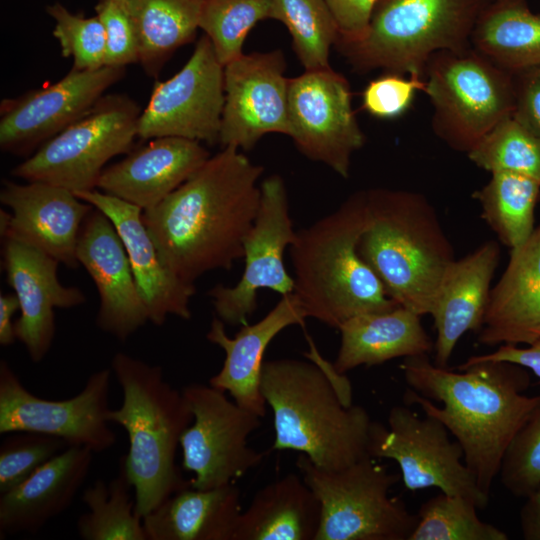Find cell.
Returning <instances> with one entry per match:
<instances>
[{
  "mask_svg": "<svg viewBox=\"0 0 540 540\" xmlns=\"http://www.w3.org/2000/svg\"><path fill=\"white\" fill-rule=\"evenodd\" d=\"M320 523L318 498L301 475L288 473L255 493L234 540H315Z\"/></svg>",
  "mask_w": 540,
  "mask_h": 540,
  "instance_id": "f546056e",
  "label": "cell"
},
{
  "mask_svg": "<svg viewBox=\"0 0 540 540\" xmlns=\"http://www.w3.org/2000/svg\"><path fill=\"white\" fill-rule=\"evenodd\" d=\"M20 304L15 293L0 295V345L10 346L17 340L15 323L12 322Z\"/></svg>",
  "mask_w": 540,
  "mask_h": 540,
  "instance_id": "c3c4849f",
  "label": "cell"
},
{
  "mask_svg": "<svg viewBox=\"0 0 540 540\" xmlns=\"http://www.w3.org/2000/svg\"><path fill=\"white\" fill-rule=\"evenodd\" d=\"M366 217V193L360 190L296 231L289 247L293 294L307 317L334 329L354 316L400 306L359 254Z\"/></svg>",
  "mask_w": 540,
  "mask_h": 540,
  "instance_id": "277c9868",
  "label": "cell"
},
{
  "mask_svg": "<svg viewBox=\"0 0 540 540\" xmlns=\"http://www.w3.org/2000/svg\"><path fill=\"white\" fill-rule=\"evenodd\" d=\"M476 334L477 342L489 347L540 339V224L523 244L510 249Z\"/></svg>",
  "mask_w": 540,
  "mask_h": 540,
  "instance_id": "484cf974",
  "label": "cell"
},
{
  "mask_svg": "<svg viewBox=\"0 0 540 540\" xmlns=\"http://www.w3.org/2000/svg\"><path fill=\"white\" fill-rule=\"evenodd\" d=\"M477 509L466 497L440 491L421 505L409 540H507L504 531L478 517Z\"/></svg>",
  "mask_w": 540,
  "mask_h": 540,
  "instance_id": "d590c367",
  "label": "cell"
},
{
  "mask_svg": "<svg viewBox=\"0 0 540 540\" xmlns=\"http://www.w3.org/2000/svg\"><path fill=\"white\" fill-rule=\"evenodd\" d=\"M111 368L92 373L82 390L64 400L32 394L2 359L0 361V434L35 432L63 439L69 446L104 452L117 441L110 427Z\"/></svg>",
  "mask_w": 540,
  "mask_h": 540,
  "instance_id": "4fadbf2b",
  "label": "cell"
},
{
  "mask_svg": "<svg viewBox=\"0 0 540 540\" xmlns=\"http://www.w3.org/2000/svg\"><path fill=\"white\" fill-rule=\"evenodd\" d=\"M296 467L321 504L315 540H409L417 514L389 495L399 477L376 458L367 456L331 471L301 454Z\"/></svg>",
  "mask_w": 540,
  "mask_h": 540,
  "instance_id": "ba28073f",
  "label": "cell"
},
{
  "mask_svg": "<svg viewBox=\"0 0 540 540\" xmlns=\"http://www.w3.org/2000/svg\"><path fill=\"white\" fill-rule=\"evenodd\" d=\"M540 197V182L513 172H493L473 194L481 206V217L498 240L513 249L533 233L534 215Z\"/></svg>",
  "mask_w": 540,
  "mask_h": 540,
  "instance_id": "d6a6232c",
  "label": "cell"
},
{
  "mask_svg": "<svg viewBox=\"0 0 540 540\" xmlns=\"http://www.w3.org/2000/svg\"><path fill=\"white\" fill-rule=\"evenodd\" d=\"M424 79V92L433 107L432 129L455 151L467 154L498 123L513 115V74L472 48L433 54Z\"/></svg>",
  "mask_w": 540,
  "mask_h": 540,
  "instance_id": "9c48e42d",
  "label": "cell"
},
{
  "mask_svg": "<svg viewBox=\"0 0 540 540\" xmlns=\"http://www.w3.org/2000/svg\"><path fill=\"white\" fill-rule=\"evenodd\" d=\"M263 167L234 147H223L153 208L143 222L163 262L183 281L230 270L260 203Z\"/></svg>",
  "mask_w": 540,
  "mask_h": 540,
  "instance_id": "6da1fadb",
  "label": "cell"
},
{
  "mask_svg": "<svg viewBox=\"0 0 540 540\" xmlns=\"http://www.w3.org/2000/svg\"><path fill=\"white\" fill-rule=\"evenodd\" d=\"M273 17L288 29L305 70L330 67L329 54L339 32L325 0H271Z\"/></svg>",
  "mask_w": 540,
  "mask_h": 540,
  "instance_id": "e575fe53",
  "label": "cell"
},
{
  "mask_svg": "<svg viewBox=\"0 0 540 540\" xmlns=\"http://www.w3.org/2000/svg\"><path fill=\"white\" fill-rule=\"evenodd\" d=\"M338 330L340 346L333 367L339 374L434 350L421 316L403 306L354 316Z\"/></svg>",
  "mask_w": 540,
  "mask_h": 540,
  "instance_id": "83f0119b",
  "label": "cell"
},
{
  "mask_svg": "<svg viewBox=\"0 0 540 540\" xmlns=\"http://www.w3.org/2000/svg\"><path fill=\"white\" fill-rule=\"evenodd\" d=\"M103 212L115 226L147 309L149 321L161 326L170 315L189 320L195 286L179 278L161 259L142 218L143 210L94 189L74 193Z\"/></svg>",
  "mask_w": 540,
  "mask_h": 540,
  "instance_id": "7402d4cb",
  "label": "cell"
},
{
  "mask_svg": "<svg viewBox=\"0 0 540 540\" xmlns=\"http://www.w3.org/2000/svg\"><path fill=\"white\" fill-rule=\"evenodd\" d=\"M55 21L54 37L63 57H72L77 70H95L105 65L106 35L98 16L73 14L60 3L47 7Z\"/></svg>",
  "mask_w": 540,
  "mask_h": 540,
  "instance_id": "f35d334b",
  "label": "cell"
},
{
  "mask_svg": "<svg viewBox=\"0 0 540 540\" xmlns=\"http://www.w3.org/2000/svg\"><path fill=\"white\" fill-rule=\"evenodd\" d=\"M182 392L193 413L180 439L182 467L194 474L193 488L234 483L260 465L263 453L248 445V437L262 425L260 416L210 384L191 383Z\"/></svg>",
  "mask_w": 540,
  "mask_h": 540,
  "instance_id": "8fae6325",
  "label": "cell"
},
{
  "mask_svg": "<svg viewBox=\"0 0 540 540\" xmlns=\"http://www.w3.org/2000/svg\"><path fill=\"white\" fill-rule=\"evenodd\" d=\"M519 518L524 539L540 540V487L526 498Z\"/></svg>",
  "mask_w": 540,
  "mask_h": 540,
  "instance_id": "7dc6e473",
  "label": "cell"
},
{
  "mask_svg": "<svg viewBox=\"0 0 540 540\" xmlns=\"http://www.w3.org/2000/svg\"><path fill=\"white\" fill-rule=\"evenodd\" d=\"M95 452L69 446L15 488L0 494V536L36 533L73 502Z\"/></svg>",
  "mask_w": 540,
  "mask_h": 540,
  "instance_id": "4316f807",
  "label": "cell"
},
{
  "mask_svg": "<svg viewBox=\"0 0 540 540\" xmlns=\"http://www.w3.org/2000/svg\"><path fill=\"white\" fill-rule=\"evenodd\" d=\"M295 236L285 182L273 174L260 183L259 209L244 239L245 263L239 281L234 286L218 284L208 292L215 316L231 326L244 325L257 309L259 290L281 296L293 293L294 279L284 255Z\"/></svg>",
  "mask_w": 540,
  "mask_h": 540,
  "instance_id": "5bb4252c",
  "label": "cell"
},
{
  "mask_svg": "<svg viewBox=\"0 0 540 540\" xmlns=\"http://www.w3.org/2000/svg\"><path fill=\"white\" fill-rule=\"evenodd\" d=\"M513 117L540 140V65L513 74Z\"/></svg>",
  "mask_w": 540,
  "mask_h": 540,
  "instance_id": "ee69618b",
  "label": "cell"
},
{
  "mask_svg": "<svg viewBox=\"0 0 540 540\" xmlns=\"http://www.w3.org/2000/svg\"><path fill=\"white\" fill-rule=\"evenodd\" d=\"M133 486L123 464L108 483L98 479L82 494L88 511L77 521V532L83 540H147L143 518L132 499Z\"/></svg>",
  "mask_w": 540,
  "mask_h": 540,
  "instance_id": "836d02e7",
  "label": "cell"
},
{
  "mask_svg": "<svg viewBox=\"0 0 540 540\" xmlns=\"http://www.w3.org/2000/svg\"><path fill=\"white\" fill-rule=\"evenodd\" d=\"M124 75L125 67L120 66L72 68L51 85L4 99L0 109L1 149L16 155L29 154L87 114Z\"/></svg>",
  "mask_w": 540,
  "mask_h": 540,
  "instance_id": "e0dca14e",
  "label": "cell"
},
{
  "mask_svg": "<svg viewBox=\"0 0 540 540\" xmlns=\"http://www.w3.org/2000/svg\"><path fill=\"white\" fill-rule=\"evenodd\" d=\"M240 498L234 483L213 489L189 485L143 517L147 540H234Z\"/></svg>",
  "mask_w": 540,
  "mask_h": 540,
  "instance_id": "f1b7e54d",
  "label": "cell"
},
{
  "mask_svg": "<svg viewBox=\"0 0 540 540\" xmlns=\"http://www.w3.org/2000/svg\"><path fill=\"white\" fill-rule=\"evenodd\" d=\"M106 35L105 65L139 63V40L124 0H98L95 6Z\"/></svg>",
  "mask_w": 540,
  "mask_h": 540,
  "instance_id": "7bdbcfd3",
  "label": "cell"
},
{
  "mask_svg": "<svg viewBox=\"0 0 540 540\" xmlns=\"http://www.w3.org/2000/svg\"><path fill=\"white\" fill-rule=\"evenodd\" d=\"M358 251L388 295L416 314H430L454 250L437 212L421 193L371 188Z\"/></svg>",
  "mask_w": 540,
  "mask_h": 540,
  "instance_id": "5b68a950",
  "label": "cell"
},
{
  "mask_svg": "<svg viewBox=\"0 0 540 540\" xmlns=\"http://www.w3.org/2000/svg\"><path fill=\"white\" fill-rule=\"evenodd\" d=\"M498 476L516 497L527 498L540 487V404L508 445Z\"/></svg>",
  "mask_w": 540,
  "mask_h": 540,
  "instance_id": "ab89813d",
  "label": "cell"
},
{
  "mask_svg": "<svg viewBox=\"0 0 540 540\" xmlns=\"http://www.w3.org/2000/svg\"><path fill=\"white\" fill-rule=\"evenodd\" d=\"M312 362L280 358L264 361L261 392L273 412L272 450H294L318 467L339 470L370 456L373 422L352 404L344 374L326 362L310 340Z\"/></svg>",
  "mask_w": 540,
  "mask_h": 540,
  "instance_id": "3957f363",
  "label": "cell"
},
{
  "mask_svg": "<svg viewBox=\"0 0 540 540\" xmlns=\"http://www.w3.org/2000/svg\"><path fill=\"white\" fill-rule=\"evenodd\" d=\"M288 118L289 137L306 158L349 177L351 158L365 137L352 108L350 84L342 74L327 67L289 78Z\"/></svg>",
  "mask_w": 540,
  "mask_h": 540,
  "instance_id": "9a60e30c",
  "label": "cell"
},
{
  "mask_svg": "<svg viewBox=\"0 0 540 540\" xmlns=\"http://www.w3.org/2000/svg\"><path fill=\"white\" fill-rule=\"evenodd\" d=\"M306 318L293 293L281 296L261 320L242 325L234 337L227 335L225 323L214 316L206 338L224 351L225 359L208 384L229 393L241 407L264 417L266 401L260 385L265 351L281 331L294 325L304 326Z\"/></svg>",
  "mask_w": 540,
  "mask_h": 540,
  "instance_id": "603a6c76",
  "label": "cell"
},
{
  "mask_svg": "<svg viewBox=\"0 0 540 540\" xmlns=\"http://www.w3.org/2000/svg\"><path fill=\"white\" fill-rule=\"evenodd\" d=\"M0 446V494L30 477L69 447L63 439L35 432H14Z\"/></svg>",
  "mask_w": 540,
  "mask_h": 540,
  "instance_id": "60d3db41",
  "label": "cell"
},
{
  "mask_svg": "<svg viewBox=\"0 0 540 540\" xmlns=\"http://www.w3.org/2000/svg\"><path fill=\"white\" fill-rule=\"evenodd\" d=\"M286 60L281 50L242 54L224 66L218 142L249 151L266 134L289 136Z\"/></svg>",
  "mask_w": 540,
  "mask_h": 540,
  "instance_id": "ac0fdd59",
  "label": "cell"
},
{
  "mask_svg": "<svg viewBox=\"0 0 540 540\" xmlns=\"http://www.w3.org/2000/svg\"><path fill=\"white\" fill-rule=\"evenodd\" d=\"M467 156L490 173L513 172L540 182V140L513 115L498 123Z\"/></svg>",
  "mask_w": 540,
  "mask_h": 540,
  "instance_id": "8d00e7d4",
  "label": "cell"
},
{
  "mask_svg": "<svg viewBox=\"0 0 540 540\" xmlns=\"http://www.w3.org/2000/svg\"><path fill=\"white\" fill-rule=\"evenodd\" d=\"M499 261L500 246L489 240L447 267L429 314L436 330L435 365L447 367L459 339L481 328Z\"/></svg>",
  "mask_w": 540,
  "mask_h": 540,
  "instance_id": "d4e9b609",
  "label": "cell"
},
{
  "mask_svg": "<svg viewBox=\"0 0 540 540\" xmlns=\"http://www.w3.org/2000/svg\"><path fill=\"white\" fill-rule=\"evenodd\" d=\"M406 405L417 404L441 421L460 444L463 459L480 490L490 495L511 440L540 404L524 394L528 369L505 361H468L439 367L429 354L404 358Z\"/></svg>",
  "mask_w": 540,
  "mask_h": 540,
  "instance_id": "7a4b0ae2",
  "label": "cell"
},
{
  "mask_svg": "<svg viewBox=\"0 0 540 540\" xmlns=\"http://www.w3.org/2000/svg\"><path fill=\"white\" fill-rule=\"evenodd\" d=\"M468 361H505L531 370L540 380V339L526 348L517 345H500L495 351L487 354L473 355Z\"/></svg>",
  "mask_w": 540,
  "mask_h": 540,
  "instance_id": "bcb514c9",
  "label": "cell"
},
{
  "mask_svg": "<svg viewBox=\"0 0 540 540\" xmlns=\"http://www.w3.org/2000/svg\"><path fill=\"white\" fill-rule=\"evenodd\" d=\"M111 370L123 397L117 409H110L108 420L128 435L129 449L120 462L133 486L136 511L143 518L191 485L175 458L193 413L182 390L164 378L160 366L117 352Z\"/></svg>",
  "mask_w": 540,
  "mask_h": 540,
  "instance_id": "8992f818",
  "label": "cell"
},
{
  "mask_svg": "<svg viewBox=\"0 0 540 540\" xmlns=\"http://www.w3.org/2000/svg\"><path fill=\"white\" fill-rule=\"evenodd\" d=\"M273 17L271 0H205L199 28L210 39L216 56L225 66L243 54L250 30Z\"/></svg>",
  "mask_w": 540,
  "mask_h": 540,
  "instance_id": "74e56055",
  "label": "cell"
},
{
  "mask_svg": "<svg viewBox=\"0 0 540 540\" xmlns=\"http://www.w3.org/2000/svg\"><path fill=\"white\" fill-rule=\"evenodd\" d=\"M76 254L99 295L97 326L126 341L149 317L123 242L111 220L95 207L81 226Z\"/></svg>",
  "mask_w": 540,
  "mask_h": 540,
  "instance_id": "ffe728a7",
  "label": "cell"
},
{
  "mask_svg": "<svg viewBox=\"0 0 540 540\" xmlns=\"http://www.w3.org/2000/svg\"><path fill=\"white\" fill-rule=\"evenodd\" d=\"M141 111L124 94L102 96L82 118L46 141L11 174L71 192L97 189L105 164L131 151Z\"/></svg>",
  "mask_w": 540,
  "mask_h": 540,
  "instance_id": "30bf717a",
  "label": "cell"
},
{
  "mask_svg": "<svg viewBox=\"0 0 540 540\" xmlns=\"http://www.w3.org/2000/svg\"><path fill=\"white\" fill-rule=\"evenodd\" d=\"M205 0H124L139 40V63L156 77L181 46L191 42L199 28Z\"/></svg>",
  "mask_w": 540,
  "mask_h": 540,
  "instance_id": "1f68e13d",
  "label": "cell"
},
{
  "mask_svg": "<svg viewBox=\"0 0 540 540\" xmlns=\"http://www.w3.org/2000/svg\"><path fill=\"white\" fill-rule=\"evenodd\" d=\"M7 282L14 290L20 317L15 322L17 340L34 363L49 352L55 336V308H72L86 301L76 287L63 285L57 276L60 262L47 253L5 238L2 250Z\"/></svg>",
  "mask_w": 540,
  "mask_h": 540,
  "instance_id": "44dd1931",
  "label": "cell"
},
{
  "mask_svg": "<svg viewBox=\"0 0 540 540\" xmlns=\"http://www.w3.org/2000/svg\"><path fill=\"white\" fill-rule=\"evenodd\" d=\"M490 0H377L364 34L336 47L358 72L424 77L439 51L471 48L476 20Z\"/></svg>",
  "mask_w": 540,
  "mask_h": 540,
  "instance_id": "52a82bcc",
  "label": "cell"
},
{
  "mask_svg": "<svg viewBox=\"0 0 540 540\" xmlns=\"http://www.w3.org/2000/svg\"><path fill=\"white\" fill-rule=\"evenodd\" d=\"M223 107L224 66L204 35L180 71L155 83L139 117L137 136L143 140L181 137L215 144Z\"/></svg>",
  "mask_w": 540,
  "mask_h": 540,
  "instance_id": "2e32d148",
  "label": "cell"
},
{
  "mask_svg": "<svg viewBox=\"0 0 540 540\" xmlns=\"http://www.w3.org/2000/svg\"><path fill=\"white\" fill-rule=\"evenodd\" d=\"M470 45L511 74L540 65V15L527 0H490L476 20Z\"/></svg>",
  "mask_w": 540,
  "mask_h": 540,
  "instance_id": "4dcf8cb0",
  "label": "cell"
},
{
  "mask_svg": "<svg viewBox=\"0 0 540 540\" xmlns=\"http://www.w3.org/2000/svg\"><path fill=\"white\" fill-rule=\"evenodd\" d=\"M387 422L388 426L373 422L369 454L397 462L406 489L438 488L472 500L478 509L488 506L489 496L480 490L460 444L450 440L441 421L397 405L389 410Z\"/></svg>",
  "mask_w": 540,
  "mask_h": 540,
  "instance_id": "7c38bea8",
  "label": "cell"
},
{
  "mask_svg": "<svg viewBox=\"0 0 540 540\" xmlns=\"http://www.w3.org/2000/svg\"><path fill=\"white\" fill-rule=\"evenodd\" d=\"M325 2L338 28L337 41H353L366 31L377 0H325Z\"/></svg>",
  "mask_w": 540,
  "mask_h": 540,
  "instance_id": "f6af8a7d",
  "label": "cell"
},
{
  "mask_svg": "<svg viewBox=\"0 0 540 540\" xmlns=\"http://www.w3.org/2000/svg\"><path fill=\"white\" fill-rule=\"evenodd\" d=\"M0 201L10 209L0 211L2 238L35 247L67 267L80 265L76 254L78 236L94 208L91 204L68 189L40 181H5Z\"/></svg>",
  "mask_w": 540,
  "mask_h": 540,
  "instance_id": "d6986e66",
  "label": "cell"
},
{
  "mask_svg": "<svg viewBox=\"0 0 540 540\" xmlns=\"http://www.w3.org/2000/svg\"><path fill=\"white\" fill-rule=\"evenodd\" d=\"M105 168L97 188L136 205L153 208L189 179L210 157L201 142L157 137Z\"/></svg>",
  "mask_w": 540,
  "mask_h": 540,
  "instance_id": "cb8c5ba5",
  "label": "cell"
},
{
  "mask_svg": "<svg viewBox=\"0 0 540 540\" xmlns=\"http://www.w3.org/2000/svg\"><path fill=\"white\" fill-rule=\"evenodd\" d=\"M418 91H425L424 77L385 72L364 88L362 108L377 118H396L407 111Z\"/></svg>",
  "mask_w": 540,
  "mask_h": 540,
  "instance_id": "b9f144b4",
  "label": "cell"
}]
</instances>
